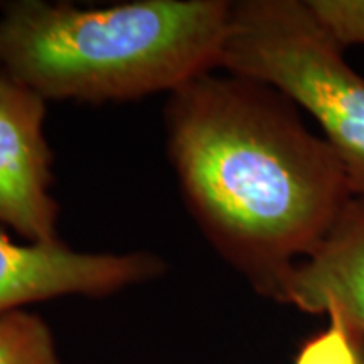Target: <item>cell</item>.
<instances>
[{
    "instance_id": "1",
    "label": "cell",
    "mask_w": 364,
    "mask_h": 364,
    "mask_svg": "<svg viewBox=\"0 0 364 364\" xmlns=\"http://www.w3.org/2000/svg\"><path fill=\"white\" fill-rule=\"evenodd\" d=\"M167 156L213 248L282 304L353 191L339 157L280 91L241 76H198L169 93Z\"/></svg>"
},
{
    "instance_id": "2",
    "label": "cell",
    "mask_w": 364,
    "mask_h": 364,
    "mask_svg": "<svg viewBox=\"0 0 364 364\" xmlns=\"http://www.w3.org/2000/svg\"><path fill=\"white\" fill-rule=\"evenodd\" d=\"M226 0H136L100 9L0 4V73L49 100L130 102L220 70Z\"/></svg>"
},
{
    "instance_id": "3",
    "label": "cell",
    "mask_w": 364,
    "mask_h": 364,
    "mask_svg": "<svg viewBox=\"0 0 364 364\" xmlns=\"http://www.w3.org/2000/svg\"><path fill=\"white\" fill-rule=\"evenodd\" d=\"M220 70L280 91L306 110L364 196V78L318 24L307 0L231 2Z\"/></svg>"
},
{
    "instance_id": "4",
    "label": "cell",
    "mask_w": 364,
    "mask_h": 364,
    "mask_svg": "<svg viewBox=\"0 0 364 364\" xmlns=\"http://www.w3.org/2000/svg\"><path fill=\"white\" fill-rule=\"evenodd\" d=\"M166 272L156 253H88L63 243L17 245L0 231V314L66 295L105 297Z\"/></svg>"
},
{
    "instance_id": "5",
    "label": "cell",
    "mask_w": 364,
    "mask_h": 364,
    "mask_svg": "<svg viewBox=\"0 0 364 364\" xmlns=\"http://www.w3.org/2000/svg\"><path fill=\"white\" fill-rule=\"evenodd\" d=\"M46 103L0 73V223L27 243L59 241L53 152L44 135Z\"/></svg>"
},
{
    "instance_id": "6",
    "label": "cell",
    "mask_w": 364,
    "mask_h": 364,
    "mask_svg": "<svg viewBox=\"0 0 364 364\" xmlns=\"http://www.w3.org/2000/svg\"><path fill=\"white\" fill-rule=\"evenodd\" d=\"M282 304L338 311L364 338V196H353L311 257L295 267Z\"/></svg>"
},
{
    "instance_id": "7",
    "label": "cell",
    "mask_w": 364,
    "mask_h": 364,
    "mask_svg": "<svg viewBox=\"0 0 364 364\" xmlns=\"http://www.w3.org/2000/svg\"><path fill=\"white\" fill-rule=\"evenodd\" d=\"M0 364H59L48 324L36 314H0Z\"/></svg>"
},
{
    "instance_id": "8",
    "label": "cell",
    "mask_w": 364,
    "mask_h": 364,
    "mask_svg": "<svg viewBox=\"0 0 364 364\" xmlns=\"http://www.w3.org/2000/svg\"><path fill=\"white\" fill-rule=\"evenodd\" d=\"M326 316L327 327L302 344L294 364H363L361 336L334 309Z\"/></svg>"
},
{
    "instance_id": "9",
    "label": "cell",
    "mask_w": 364,
    "mask_h": 364,
    "mask_svg": "<svg viewBox=\"0 0 364 364\" xmlns=\"http://www.w3.org/2000/svg\"><path fill=\"white\" fill-rule=\"evenodd\" d=\"M307 6L341 48L364 46V0H307Z\"/></svg>"
},
{
    "instance_id": "10",
    "label": "cell",
    "mask_w": 364,
    "mask_h": 364,
    "mask_svg": "<svg viewBox=\"0 0 364 364\" xmlns=\"http://www.w3.org/2000/svg\"><path fill=\"white\" fill-rule=\"evenodd\" d=\"M361 353H363V364H364V338L361 336Z\"/></svg>"
}]
</instances>
